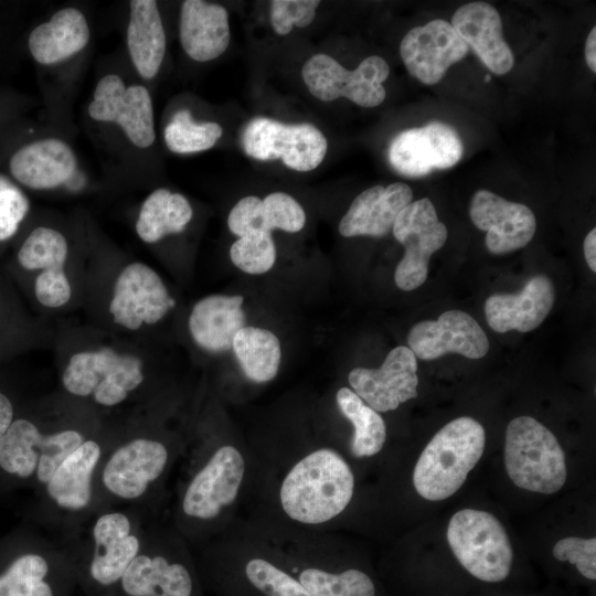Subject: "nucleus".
I'll return each mask as SVG.
<instances>
[{"mask_svg":"<svg viewBox=\"0 0 596 596\" xmlns=\"http://www.w3.org/2000/svg\"><path fill=\"white\" fill-rule=\"evenodd\" d=\"M256 473L245 518L330 532L352 504L355 475L334 445L285 444L252 449Z\"/></svg>","mask_w":596,"mask_h":596,"instance_id":"nucleus-1","label":"nucleus"},{"mask_svg":"<svg viewBox=\"0 0 596 596\" xmlns=\"http://www.w3.org/2000/svg\"><path fill=\"white\" fill-rule=\"evenodd\" d=\"M255 473L253 450L236 440L184 450L174 472L169 521L191 547L206 543L242 518Z\"/></svg>","mask_w":596,"mask_h":596,"instance_id":"nucleus-2","label":"nucleus"},{"mask_svg":"<svg viewBox=\"0 0 596 596\" xmlns=\"http://www.w3.org/2000/svg\"><path fill=\"white\" fill-rule=\"evenodd\" d=\"M194 549L202 584L216 596H312L244 518Z\"/></svg>","mask_w":596,"mask_h":596,"instance_id":"nucleus-3","label":"nucleus"},{"mask_svg":"<svg viewBox=\"0 0 596 596\" xmlns=\"http://www.w3.org/2000/svg\"><path fill=\"white\" fill-rule=\"evenodd\" d=\"M184 448L148 435L104 446L93 480L94 510L125 507L162 514Z\"/></svg>","mask_w":596,"mask_h":596,"instance_id":"nucleus-4","label":"nucleus"},{"mask_svg":"<svg viewBox=\"0 0 596 596\" xmlns=\"http://www.w3.org/2000/svg\"><path fill=\"white\" fill-rule=\"evenodd\" d=\"M161 515L135 508L95 509L64 540L73 555L77 590L83 596H110L141 551L147 526Z\"/></svg>","mask_w":596,"mask_h":596,"instance_id":"nucleus-5","label":"nucleus"},{"mask_svg":"<svg viewBox=\"0 0 596 596\" xmlns=\"http://www.w3.org/2000/svg\"><path fill=\"white\" fill-rule=\"evenodd\" d=\"M110 596H205L192 547L169 520H150L141 551Z\"/></svg>","mask_w":596,"mask_h":596,"instance_id":"nucleus-6","label":"nucleus"},{"mask_svg":"<svg viewBox=\"0 0 596 596\" xmlns=\"http://www.w3.org/2000/svg\"><path fill=\"white\" fill-rule=\"evenodd\" d=\"M486 446L482 425L468 416L441 427L419 455L413 486L426 500L440 501L456 493L480 460Z\"/></svg>","mask_w":596,"mask_h":596,"instance_id":"nucleus-7","label":"nucleus"},{"mask_svg":"<svg viewBox=\"0 0 596 596\" xmlns=\"http://www.w3.org/2000/svg\"><path fill=\"white\" fill-rule=\"evenodd\" d=\"M504 466L517 487L536 493L557 492L567 477L565 454L557 438L530 416L515 417L508 424Z\"/></svg>","mask_w":596,"mask_h":596,"instance_id":"nucleus-8","label":"nucleus"},{"mask_svg":"<svg viewBox=\"0 0 596 596\" xmlns=\"http://www.w3.org/2000/svg\"><path fill=\"white\" fill-rule=\"evenodd\" d=\"M103 449L97 439L85 440L44 486L49 533L66 540L94 511L93 480Z\"/></svg>","mask_w":596,"mask_h":596,"instance_id":"nucleus-9","label":"nucleus"},{"mask_svg":"<svg viewBox=\"0 0 596 596\" xmlns=\"http://www.w3.org/2000/svg\"><path fill=\"white\" fill-rule=\"evenodd\" d=\"M447 541L457 561L476 578L498 583L510 574L512 545L493 514L476 509L457 511L448 522Z\"/></svg>","mask_w":596,"mask_h":596,"instance_id":"nucleus-10","label":"nucleus"},{"mask_svg":"<svg viewBox=\"0 0 596 596\" xmlns=\"http://www.w3.org/2000/svg\"><path fill=\"white\" fill-rule=\"evenodd\" d=\"M75 428L43 432L26 418L13 419L0 438V468L21 478H34L44 488L61 462L85 440Z\"/></svg>","mask_w":596,"mask_h":596,"instance_id":"nucleus-11","label":"nucleus"},{"mask_svg":"<svg viewBox=\"0 0 596 596\" xmlns=\"http://www.w3.org/2000/svg\"><path fill=\"white\" fill-rule=\"evenodd\" d=\"M143 380L139 358L119 354L109 348L75 353L62 375L63 386L70 394L91 397L103 407L126 402Z\"/></svg>","mask_w":596,"mask_h":596,"instance_id":"nucleus-12","label":"nucleus"},{"mask_svg":"<svg viewBox=\"0 0 596 596\" xmlns=\"http://www.w3.org/2000/svg\"><path fill=\"white\" fill-rule=\"evenodd\" d=\"M76 590L72 551L53 534L36 550L13 557L0 572V596H75Z\"/></svg>","mask_w":596,"mask_h":596,"instance_id":"nucleus-13","label":"nucleus"},{"mask_svg":"<svg viewBox=\"0 0 596 596\" xmlns=\"http://www.w3.org/2000/svg\"><path fill=\"white\" fill-rule=\"evenodd\" d=\"M246 156L256 160L281 159L296 171L316 169L324 159L328 142L324 135L310 124H284L267 117H255L241 135Z\"/></svg>","mask_w":596,"mask_h":596,"instance_id":"nucleus-14","label":"nucleus"},{"mask_svg":"<svg viewBox=\"0 0 596 596\" xmlns=\"http://www.w3.org/2000/svg\"><path fill=\"white\" fill-rule=\"evenodd\" d=\"M390 75L386 61L377 55L365 57L349 71L327 54L309 57L302 66V79L312 96L331 102L345 97L361 107H375L383 103L386 91L382 83Z\"/></svg>","mask_w":596,"mask_h":596,"instance_id":"nucleus-15","label":"nucleus"},{"mask_svg":"<svg viewBox=\"0 0 596 596\" xmlns=\"http://www.w3.org/2000/svg\"><path fill=\"white\" fill-rule=\"evenodd\" d=\"M392 232L404 246V256L394 273L395 285L405 291L414 290L426 281L429 258L446 243L447 227L438 220L430 200L423 198L398 213Z\"/></svg>","mask_w":596,"mask_h":596,"instance_id":"nucleus-16","label":"nucleus"},{"mask_svg":"<svg viewBox=\"0 0 596 596\" xmlns=\"http://www.w3.org/2000/svg\"><path fill=\"white\" fill-rule=\"evenodd\" d=\"M462 142L448 124L430 121L397 134L387 150L390 164L405 177H422L433 169L454 167L462 156Z\"/></svg>","mask_w":596,"mask_h":596,"instance_id":"nucleus-17","label":"nucleus"},{"mask_svg":"<svg viewBox=\"0 0 596 596\" xmlns=\"http://www.w3.org/2000/svg\"><path fill=\"white\" fill-rule=\"evenodd\" d=\"M88 115L97 121L119 125L139 148H147L155 141L153 108L148 89L141 85L126 87L116 74L99 79L88 105Z\"/></svg>","mask_w":596,"mask_h":596,"instance_id":"nucleus-18","label":"nucleus"},{"mask_svg":"<svg viewBox=\"0 0 596 596\" xmlns=\"http://www.w3.org/2000/svg\"><path fill=\"white\" fill-rule=\"evenodd\" d=\"M348 383L377 413L394 411L417 397V359L409 348L396 347L389 352L380 368L352 369Z\"/></svg>","mask_w":596,"mask_h":596,"instance_id":"nucleus-19","label":"nucleus"},{"mask_svg":"<svg viewBox=\"0 0 596 596\" xmlns=\"http://www.w3.org/2000/svg\"><path fill=\"white\" fill-rule=\"evenodd\" d=\"M174 307L160 276L142 263L126 266L118 276L109 311L114 321L129 330L161 320Z\"/></svg>","mask_w":596,"mask_h":596,"instance_id":"nucleus-20","label":"nucleus"},{"mask_svg":"<svg viewBox=\"0 0 596 596\" xmlns=\"http://www.w3.org/2000/svg\"><path fill=\"white\" fill-rule=\"evenodd\" d=\"M468 50L450 22L443 19L411 29L400 45L406 70L426 85L437 84L449 66L461 61Z\"/></svg>","mask_w":596,"mask_h":596,"instance_id":"nucleus-21","label":"nucleus"},{"mask_svg":"<svg viewBox=\"0 0 596 596\" xmlns=\"http://www.w3.org/2000/svg\"><path fill=\"white\" fill-rule=\"evenodd\" d=\"M408 348L425 361L447 353L480 359L488 353L489 341L479 323L467 312L448 310L437 320L415 323L407 336Z\"/></svg>","mask_w":596,"mask_h":596,"instance_id":"nucleus-22","label":"nucleus"},{"mask_svg":"<svg viewBox=\"0 0 596 596\" xmlns=\"http://www.w3.org/2000/svg\"><path fill=\"white\" fill-rule=\"evenodd\" d=\"M469 215L475 226L487 233L486 246L496 255L526 246L536 231L535 215L529 206L488 190L472 195Z\"/></svg>","mask_w":596,"mask_h":596,"instance_id":"nucleus-23","label":"nucleus"},{"mask_svg":"<svg viewBox=\"0 0 596 596\" xmlns=\"http://www.w3.org/2000/svg\"><path fill=\"white\" fill-rule=\"evenodd\" d=\"M67 254L65 237L44 226L34 228L18 253V260L23 268L44 269L34 285L35 297L43 306L61 307L71 298V285L64 273Z\"/></svg>","mask_w":596,"mask_h":596,"instance_id":"nucleus-24","label":"nucleus"},{"mask_svg":"<svg viewBox=\"0 0 596 596\" xmlns=\"http://www.w3.org/2000/svg\"><path fill=\"white\" fill-rule=\"evenodd\" d=\"M555 301V288L546 275L531 277L514 294L496 292L485 302L489 327L496 332L510 330L529 332L538 328L550 313Z\"/></svg>","mask_w":596,"mask_h":596,"instance_id":"nucleus-25","label":"nucleus"},{"mask_svg":"<svg viewBox=\"0 0 596 596\" xmlns=\"http://www.w3.org/2000/svg\"><path fill=\"white\" fill-rule=\"evenodd\" d=\"M450 24L492 73L503 75L513 67V53L493 6L481 1L465 3L455 11Z\"/></svg>","mask_w":596,"mask_h":596,"instance_id":"nucleus-26","label":"nucleus"},{"mask_svg":"<svg viewBox=\"0 0 596 596\" xmlns=\"http://www.w3.org/2000/svg\"><path fill=\"white\" fill-rule=\"evenodd\" d=\"M413 191L403 182L374 185L361 192L339 223L344 237L387 235L398 213L412 202Z\"/></svg>","mask_w":596,"mask_h":596,"instance_id":"nucleus-27","label":"nucleus"},{"mask_svg":"<svg viewBox=\"0 0 596 596\" xmlns=\"http://www.w3.org/2000/svg\"><path fill=\"white\" fill-rule=\"evenodd\" d=\"M179 36L187 55L196 62L221 56L231 38L227 10L221 4L202 0L183 1Z\"/></svg>","mask_w":596,"mask_h":596,"instance_id":"nucleus-28","label":"nucleus"},{"mask_svg":"<svg viewBox=\"0 0 596 596\" xmlns=\"http://www.w3.org/2000/svg\"><path fill=\"white\" fill-rule=\"evenodd\" d=\"M76 157L64 141L47 138L29 143L13 153L10 172L30 189H52L65 183L76 170Z\"/></svg>","mask_w":596,"mask_h":596,"instance_id":"nucleus-29","label":"nucleus"},{"mask_svg":"<svg viewBox=\"0 0 596 596\" xmlns=\"http://www.w3.org/2000/svg\"><path fill=\"white\" fill-rule=\"evenodd\" d=\"M241 295H211L199 300L189 317V330L202 349L221 353L232 349L235 334L245 327Z\"/></svg>","mask_w":596,"mask_h":596,"instance_id":"nucleus-30","label":"nucleus"},{"mask_svg":"<svg viewBox=\"0 0 596 596\" xmlns=\"http://www.w3.org/2000/svg\"><path fill=\"white\" fill-rule=\"evenodd\" d=\"M305 223L302 206L284 192H273L263 200L254 195L245 196L233 206L227 216L228 230L238 237L253 231L272 233L281 230L297 233L304 228Z\"/></svg>","mask_w":596,"mask_h":596,"instance_id":"nucleus-31","label":"nucleus"},{"mask_svg":"<svg viewBox=\"0 0 596 596\" xmlns=\"http://www.w3.org/2000/svg\"><path fill=\"white\" fill-rule=\"evenodd\" d=\"M89 36V26L82 11L65 8L33 29L28 44L34 60L47 65L64 61L82 51Z\"/></svg>","mask_w":596,"mask_h":596,"instance_id":"nucleus-32","label":"nucleus"},{"mask_svg":"<svg viewBox=\"0 0 596 596\" xmlns=\"http://www.w3.org/2000/svg\"><path fill=\"white\" fill-rule=\"evenodd\" d=\"M127 26V46L138 73L145 78L157 75L166 53V33L157 2L131 0Z\"/></svg>","mask_w":596,"mask_h":596,"instance_id":"nucleus-33","label":"nucleus"},{"mask_svg":"<svg viewBox=\"0 0 596 596\" xmlns=\"http://www.w3.org/2000/svg\"><path fill=\"white\" fill-rule=\"evenodd\" d=\"M334 400L341 415L352 425L349 457L359 460L379 455L387 438L386 424L381 414L347 386L337 391Z\"/></svg>","mask_w":596,"mask_h":596,"instance_id":"nucleus-34","label":"nucleus"},{"mask_svg":"<svg viewBox=\"0 0 596 596\" xmlns=\"http://www.w3.org/2000/svg\"><path fill=\"white\" fill-rule=\"evenodd\" d=\"M193 215L192 206L180 193L168 189L155 190L142 203L136 232L146 243L182 232Z\"/></svg>","mask_w":596,"mask_h":596,"instance_id":"nucleus-35","label":"nucleus"},{"mask_svg":"<svg viewBox=\"0 0 596 596\" xmlns=\"http://www.w3.org/2000/svg\"><path fill=\"white\" fill-rule=\"evenodd\" d=\"M232 350L245 376L254 383H266L278 373L281 349L269 330L245 326L233 339Z\"/></svg>","mask_w":596,"mask_h":596,"instance_id":"nucleus-36","label":"nucleus"},{"mask_svg":"<svg viewBox=\"0 0 596 596\" xmlns=\"http://www.w3.org/2000/svg\"><path fill=\"white\" fill-rule=\"evenodd\" d=\"M223 129L214 121L195 123L189 110L177 111L164 128L163 138L169 150L192 153L212 148Z\"/></svg>","mask_w":596,"mask_h":596,"instance_id":"nucleus-37","label":"nucleus"},{"mask_svg":"<svg viewBox=\"0 0 596 596\" xmlns=\"http://www.w3.org/2000/svg\"><path fill=\"white\" fill-rule=\"evenodd\" d=\"M230 258L244 273L251 275L267 273L276 260L272 234L260 231L245 233L232 244Z\"/></svg>","mask_w":596,"mask_h":596,"instance_id":"nucleus-38","label":"nucleus"},{"mask_svg":"<svg viewBox=\"0 0 596 596\" xmlns=\"http://www.w3.org/2000/svg\"><path fill=\"white\" fill-rule=\"evenodd\" d=\"M318 0H274L270 2V23L279 35H286L296 25L308 26L316 17Z\"/></svg>","mask_w":596,"mask_h":596,"instance_id":"nucleus-39","label":"nucleus"},{"mask_svg":"<svg viewBox=\"0 0 596 596\" xmlns=\"http://www.w3.org/2000/svg\"><path fill=\"white\" fill-rule=\"evenodd\" d=\"M29 209L25 194L8 178L0 175V241L15 234Z\"/></svg>","mask_w":596,"mask_h":596,"instance_id":"nucleus-40","label":"nucleus"},{"mask_svg":"<svg viewBox=\"0 0 596 596\" xmlns=\"http://www.w3.org/2000/svg\"><path fill=\"white\" fill-rule=\"evenodd\" d=\"M553 556L570 562L587 579H596V539L568 536L555 543Z\"/></svg>","mask_w":596,"mask_h":596,"instance_id":"nucleus-41","label":"nucleus"},{"mask_svg":"<svg viewBox=\"0 0 596 596\" xmlns=\"http://www.w3.org/2000/svg\"><path fill=\"white\" fill-rule=\"evenodd\" d=\"M13 422V406L7 395L0 392V438Z\"/></svg>","mask_w":596,"mask_h":596,"instance_id":"nucleus-42","label":"nucleus"},{"mask_svg":"<svg viewBox=\"0 0 596 596\" xmlns=\"http://www.w3.org/2000/svg\"><path fill=\"white\" fill-rule=\"evenodd\" d=\"M584 256L592 272H596V228L594 227L585 236L583 242Z\"/></svg>","mask_w":596,"mask_h":596,"instance_id":"nucleus-43","label":"nucleus"},{"mask_svg":"<svg viewBox=\"0 0 596 596\" xmlns=\"http://www.w3.org/2000/svg\"><path fill=\"white\" fill-rule=\"evenodd\" d=\"M585 61L593 73H596V28L589 31L585 41Z\"/></svg>","mask_w":596,"mask_h":596,"instance_id":"nucleus-44","label":"nucleus"}]
</instances>
